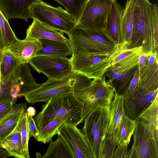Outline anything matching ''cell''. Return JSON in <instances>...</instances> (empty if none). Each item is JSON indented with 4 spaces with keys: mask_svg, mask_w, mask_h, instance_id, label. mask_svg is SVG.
<instances>
[{
    "mask_svg": "<svg viewBox=\"0 0 158 158\" xmlns=\"http://www.w3.org/2000/svg\"><path fill=\"white\" fill-rule=\"evenodd\" d=\"M133 27L130 48L141 46L146 53L158 54V8L148 0H131Z\"/></svg>",
    "mask_w": 158,
    "mask_h": 158,
    "instance_id": "obj_1",
    "label": "cell"
},
{
    "mask_svg": "<svg viewBox=\"0 0 158 158\" xmlns=\"http://www.w3.org/2000/svg\"><path fill=\"white\" fill-rule=\"evenodd\" d=\"M41 107L34 120L39 131L49 122L60 118L77 126L83 121L82 105L73 92L65 93L52 98Z\"/></svg>",
    "mask_w": 158,
    "mask_h": 158,
    "instance_id": "obj_2",
    "label": "cell"
},
{
    "mask_svg": "<svg viewBox=\"0 0 158 158\" xmlns=\"http://www.w3.org/2000/svg\"><path fill=\"white\" fill-rule=\"evenodd\" d=\"M68 35L72 55L97 53L109 56L117 45L104 29L89 30L77 24Z\"/></svg>",
    "mask_w": 158,
    "mask_h": 158,
    "instance_id": "obj_3",
    "label": "cell"
},
{
    "mask_svg": "<svg viewBox=\"0 0 158 158\" xmlns=\"http://www.w3.org/2000/svg\"><path fill=\"white\" fill-rule=\"evenodd\" d=\"M92 79L73 72L71 74L58 79L48 78L36 88L23 94L28 103L46 102L62 94L73 92L86 87L91 83Z\"/></svg>",
    "mask_w": 158,
    "mask_h": 158,
    "instance_id": "obj_4",
    "label": "cell"
},
{
    "mask_svg": "<svg viewBox=\"0 0 158 158\" xmlns=\"http://www.w3.org/2000/svg\"><path fill=\"white\" fill-rule=\"evenodd\" d=\"M82 105V119L98 107L110 106L115 92L106 78L93 79L88 86L73 92Z\"/></svg>",
    "mask_w": 158,
    "mask_h": 158,
    "instance_id": "obj_5",
    "label": "cell"
},
{
    "mask_svg": "<svg viewBox=\"0 0 158 158\" xmlns=\"http://www.w3.org/2000/svg\"><path fill=\"white\" fill-rule=\"evenodd\" d=\"M110 106H99L85 118L81 130L84 133L93 158H100L102 144L108 131Z\"/></svg>",
    "mask_w": 158,
    "mask_h": 158,
    "instance_id": "obj_6",
    "label": "cell"
},
{
    "mask_svg": "<svg viewBox=\"0 0 158 158\" xmlns=\"http://www.w3.org/2000/svg\"><path fill=\"white\" fill-rule=\"evenodd\" d=\"M30 18L67 35L77 24L75 18L60 6L55 7L38 0L30 9Z\"/></svg>",
    "mask_w": 158,
    "mask_h": 158,
    "instance_id": "obj_7",
    "label": "cell"
},
{
    "mask_svg": "<svg viewBox=\"0 0 158 158\" xmlns=\"http://www.w3.org/2000/svg\"><path fill=\"white\" fill-rule=\"evenodd\" d=\"M132 146L127 158H158V129L135 121Z\"/></svg>",
    "mask_w": 158,
    "mask_h": 158,
    "instance_id": "obj_8",
    "label": "cell"
},
{
    "mask_svg": "<svg viewBox=\"0 0 158 158\" xmlns=\"http://www.w3.org/2000/svg\"><path fill=\"white\" fill-rule=\"evenodd\" d=\"M69 60L73 72L92 79H102L111 66L109 56L103 54H75Z\"/></svg>",
    "mask_w": 158,
    "mask_h": 158,
    "instance_id": "obj_9",
    "label": "cell"
},
{
    "mask_svg": "<svg viewBox=\"0 0 158 158\" xmlns=\"http://www.w3.org/2000/svg\"><path fill=\"white\" fill-rule=\"evenodd\" d=\"M114 0H86L77 24L86 29H104L106 18Z\"/></svg>",
    "mask_w": 158,
    "mask_h": 158,
    "instance_id": "obj_10",
    "label": "cell"
},
{
    "mask_svg": "<svg viewBox=\"0 0 158 158\" xmlns=\"http://www.w3.org/2000/svg\"><path fill=\"white\" fill-rule=\"evenodd\" d=\"M28 64L39 73L44 74L49 79H60L73 72L69 59L68 58L36 56L30 60Z\"/></svg>",
    "mask_w": 158,
    "mask_h": 158,
    "instance_id": "obj_11",
    "label": "cell"
},
{
    "mask_svg": "<svg viewBox=\"0 0 158 158\" xmlns=\"http://www.w3.org/2000/svg\"><path fill=\"white\" fill-rule=\"evenodd\" d=\"M58 135L64 139L73 158H93L84 133L77 126L64 122L59 128Z\"/></svg>",
    "mask_w": 158,
    "mask_h": 158,
    "instance_id": "obj_12",
    "label": "cell"
},
{
    "mask_svg": "<svg viewBox=\"0 0 158 158\" xmlns=\"http://www.w3.org/2000/svg\"><path fill=\"white\" fill-rule=\"evenodd\" d=\"M144 52L141 46L129 48L126 42L117 44L109 56L110 67L121 71L130 69L138 65L139 57Z\"/></svg>",
    "mask_w": 158,
    "mask_h": 158,
    "instance_id": "obj_13",
    "label": "cell"
},
{
    "mask_svg": "<svg viewBox=\"0 0 158 158\" xmlns=\"http://www.w3.org/2000/svg\"><path fill=\"white\" fill-rule=\"evenodd\" d=\"M158 54L152 52H144L140 56L138 64V86L153 90L158 89Z\"/></svg>",
    "mask_w": 158,
    "mask_h": 158,
    "instance_id": "obj_14",
    "label": "cell"
},
{
    "mask_svg": "<svg viewBox=\"0 0 158 158\" xmlns=\"http://www.w3.org/2000/svg\"><path fill=\"white\" fill-rule=\"evenodd\" d=\"M158 89L153 90L138 86L130 97L124 98L125 113L130 118L135 120L152 102L158 94Z\"/></svg>",
    "mask_w": 158,
    "mask_h": 158,
    "instance_id": "obj_15",
    "label": "cell"
},
{
    "mask_svg": "<svg viewBox=\"0 0 158 158\" xmlns=\"http://www.w3.org/2000/svg\"><path fill=\"white\" fill-rule=\"evenodd\" d=\"M42 47L40 40L26 38L23 40L17 39L6 49L23 63H28Z\"/></svg>",
    "mask_w": 158,
    "mask_h": 158,
    "instance_id": "obj_16",
    "label": "cell"
},
{
    "mask_svg": "<svg viewBox=\"0 0 158 158\" xmlns=\"http://www.w3.org/2000/svg\"><path fill=\"white\" fill-rule=\"evenodd\" d=\"M138 69V65L130 69L124 71L115 70L110 67L103 77L108 79L107 81L114 89L115 93L124 97Z\"/></svg>",
    "mask_w": 158,
    "mask_h": 158,
    "instance_id": "obj_17",
    "label": "cell"
},
{
    "mask_svg": "<svg viewBox=\"0 0 158 158\" xmlns=\"http://www.w3.org/2000/svg\"><path fill=\"white\" fill-rule=\"evenodd\" d=\"M38 0H0V9L8 21L21 19L27 21L30 18V9Z\"/></svg>",
    "mask_w": 158,
    "mask_h": 158,
    "instance_id": "obj_18",
    "label": "cell"
},
{
    "mask_svg": "<svg viewBox=\"0 0 158 158\" xmlns=\"http://www.w3.org/2000/svg\"><path fill=\"white\" fill-rule=\"evenodd\" d=\"M114 99L110 105V120L107 132L118 144L120 129L124 112V97L115 93Z\"/></svg>",
    "mask_w": 158,
    "mask_h": 158,
    "instance_id": "obj_19",
    "label": "cell"
},
{
    "mask_svg": "<svg viewBox=\"0 0 158 158\" xmlns=\"http://www.w3.org/2000/svg\"><path fill=\"white\" fill-rule=\"evenodd\" d=\"M124 8L116 0H114L111 6L104 27V30L117 44L122 43L121 35V19Z\"/></svg>",
    "mask_w": 158,
    "mask_h": 158,
    "instance_id": "obj_20",
    "label": "cell"
},
{
    "mask_svg": "<svg viewBox=\"0 0 158 158\" xmlns=\"http://www.w3.org/2000/svg\"><path fill=\"white\" fill-rule=\"evenodd\" d=\"M27 38H32L40 40L46 39L68 42V39L60 32L36 19H33L31 24L27 29Z\"/></svg>",
    "mask_w": 158,
    "mask_h": 158,
    "instance_id": "obj_21",
    "label": "cell"
},
{
    "mask_svg": "<svg viewBox=\"0 0 158 158\" xmlns=\"http://www.w3.org/2000/svg\"><path fill=\"white\" fill-rule=\"evenodd\" d=\"M27 107L25 103L14 104L11 110L0 120V142L14 130Z\"/></svg>",
    "mask_w": 158,
    "mask_h": 158,
    "instance_id": "obj_22",
    "label": "cell"
},
{
    "mask_svg": "<svg viewBox=\"0 0 158 158\" xmlns=\"http://www.w3.org/2000/svg\"><path fill=\"white\" fill-rule=\"evenodd\" d=\"M42 47L36 56H53L66 58L72 55L71 49L68 42L42 39L40 40Z\"/></svg>",
    "mask_w": 158,
    "mask_h": 158,
    "instance_id": "obj_23",
    "label": "cell"
},
{
    "mask_svg": "<svg viewBox=\"0 0 158 158\" xmlns=\"http://www.w3.org/2000/svg\"><path fill=\"white\" fill-rule=\"evenodd\" d=\"M0 147L5 149L9 156L16 158H25L21 139L19 121L14 130L6 138L0 142Z\"/></svg>",
    "mask_w": 158,
    "mask_h": 158,
    "instance_id": "obj_24",
    "label": "cell"
},
{
    "mask_svg": "<svg viewBox=\"0 0 158 158\" xmlns=\"http://www.w3.org/2000/svg\"><path fill=\"white\" fill-rule=\"evenodd\" d=\"M133 27L132 2L127 0L121 16V35L122 42H126L127 47L131 44Z\"/></svg>",
    "mask_w": 158,
    "mask_h": 158,
    "instance_id": "obj_25",
    "label": "cell"
},
{
    "mask_svg": "<svg viewBox=\"0 0 158 158\" xmlns=\"http://www.w3.org/2000/svg\"><path fill=\"white\" fill-rule=\"evenodd\" d=\"M42 158H73L65 142L59 135L55 141L51 139L46 152Z\"/></svg>",
    "mask_w": 158,
    "mask_h": 158,
    "instance_id": "obj_26",
    "label": "cell"
},
{
    "mask_svg": "<svg viewBox=\"0 0 158 158\" xmlns=\"http://www.w3.org/2000/svg\"><path fill=\"white\" fill-rule=\"evenodd\" d=\"M22 63H24L6 49L3 52L0 64V81L10 75Z\"/></svg>",
    "mask_w": 158,
    "mask_h": 158,
    "instance_id": "obj_27",
    "label": "cell"
},
{
    "mask_svg": "<svg viewBox=\"0 0 158 158\" xmlns=\"http://www.w3.org/2000/svg\"><path fill=\"white\" fill-rule=\"evenodd\" d=\"M158 94L152 103L135 120L143 122L158 129Z\"/></svg>",
    "mask_w": 158,
    "mask_h": 158,
    "instance_id": "obj_28",
    "label": "cell"
},
{
    "mask_svg": "<svg viewBox=\"0 0 158 158\" xmlns=\"http://www.w3.org/2000/svg\"><path fill=\"white\" fill-rule=\"evenodd\" d=\"M64 121L60 118H56L46 124L40 130V134L36 140L45 144L49 142L52 137L58 133L59 128Z\"/></svg>",
    "mask_w": 158,
    "mask_h": 158,
    "instance_id": "obj_29",
    "label": "cell"
},
{
    "mask_svg": "<svg viewBox=\"0 0 158 158\" xmlns=\"http://www.w3.org/2000/svg\"><path fill=\"white\" fill-rule=\"evenodd\" d=\"M135 124V120L125 115L123 117L120 129V136L118 144L128 146L133 135Z\"/></svg>",
    "mask_w": 158,
    "mask_h": 158,
    "instance_id": "obj_30",
    "label": "cell"
},
{
    "mask_svg": "<svg viewBox=\"0 0 158 158\" xmlns=\"http://www.w3.org/2000/svg\"><path fill=\"white\" fill-rule=\"evenodd\" d=\"M28 115L26 110L19 120L21 139L25 158H30L28 147V141L30 139L28 122Z\"/></svg>",
    "mask_w": 158,
    "mask_h": 158,
    "instance_id": "obj_31",
    "label": "cell"
},
{
    "mask_svg": "<svg viewBox=\"0 0 158 158\" xmlns=\"http://www.w3.org/2000/svg\"><path fill=\"white\" fill-rule=\"evenodd\" d=\"M0 29L6 48L18 39L8 22L0 9Z\"/></svg>",
    "mask_w": 158,
    "mask_h": 158,
    "instance_id": "obj_32",
    "label": "cell"
},
{
    "mask_svg": "<svg viewBox=\"0 0 158 158\" xmlns=\"http://www.w3.org/2000/svg\"><path fill=\"white\" fill-rule=\"evenodd\" d=\"M63 6L65 10L78 20L86 0H53Z\"/></svg>",
    "mask_w": 158,
    "mask_h": 158,
    "instance_id": "obj_33",
    "label": "cell"
},
{
    "mask_svg": "<svg viewBox=\"0 0 158 158\" xmlns=\"http://www.w3.org/2000/svg\"><path fill=\"white\" fill-rule=\"evenodd\" d=\"M118 144L107 132L102 144L100 158H111Z\"/></svg>",
    "mask_w": 158,
    "mask_h": 158,
    "instance_id": "obj_34",
    "label": "cell"
},
{
    "mask_svg": "<svg viewBox=\"0 0 158 158\" xmlns=\"http://www.w3.org/2000/svg\"><path fill=\"white\" fill-rule=\"evenodd\" d=\"M139 77V71L138 69L131 82L126 94L124 98H128L130 97L135 92L138 86Z\"/></svg>",
    "mask_w": 158,
    "mask_h": 158,
    "instance_id": "obj_35",
    "label": "cell"
},
{
    "mask_svg": "<svg viewBox=\"0 0 158 158\" xmlns=\"http://www.w3.org/2000/svg\"><path fill=\"white\" fill-rule=\"evenodd\" d=\"M28 122L29 131V137H34L36 140L39 136L40 131L35 124L32 117L28 115Z\"/></svg>",
    "mask_w": 158,
    "mask_h": 158,
    "instance_id": "obj_36",
    "label": "cell"
},
{
    "mask_svg": "<svg viewBox=\"0 0 158 158\" xmlns=\"http://www.w3.org/2000/svg\"><path fill=\"white\" fill-rule=\"evenodd\" d=\"M114 151L111 158H127L128 152L127 147L119 144Z\"/></svg>",
    "mask_w": 158,
    "mask_h": 158,
    "instance_id": "obj_37",
    "label": "cell"
},
{
    "mask_svg": "<svg viewBox=\"0 0 158 158\" xmlns=\"http://www.w3.org/2000/svg\"><path fill=\"white\" fill-rule=\"evenodd\" d=\"M16 102L10 101L0 105V120L10 112Z\"/></svg>",
    "mask_w": 158,
    "mask_h": 158,
    "instance_id": "obj_38",
    "label": "cell"
},
{
    "mask_svg": "<svg viewBox=\"0 0 158 158\" xmlns=\"http://www.w3.org/2000/svg\"><path fill=\"white\" fill-rule=\"evenodd\" d=\"M28 115L32 117L35 116L36 114V111L35 109L32 106H30L28 107L26 110Z\"/></svg>",
    "mask_w": 158,
    "mask_h": 158,
    "instance_id": "obj_39",
    "label": "cell"
},
{
    "mask_svg": "<svg viewBox=\"0 0 158 158\" xmlns=\"http://www.w3.org/2000/svg\"><path fill=\"white\" fill-rule=\"evenodd\" d=\"M0 48L2 51L6 50V48L4 42L2 33L0 29Z\"/></svg>",
    "mask_w": 158,
    "mask_h": 158,
    "instance_id": "obj_40",
    "label": "cell"
},
{
    "mask_svg": "<svg viewBox=\"0 0 158 158\" xmlns=\"http://www.w3.org/2000/svg\"><path fill=\"white\" fill-rule=\"evenodd\" d=\"M10 156L7 152L0 147V158H7Z\"/></svg>",
    "mask_w": 158,
    "mask_h": 158,
    "instance_id": "obj_41",
    "label": "cell"
},
{
    "mask_svg": "<svg viewBox=\"0 0 158 158\" xmlns=\"http://www.w3.org/2000/svg\"><path fill=\"white\" fill-rule=\"evenodd\" d=\"M3 51L0 48V64L1 61Z\"/></svg>",
    "mask_w": 158,
    "mask_h": 158,
    "instance_id": "obj_42",
    "label": "cell"
}]
</instances>
